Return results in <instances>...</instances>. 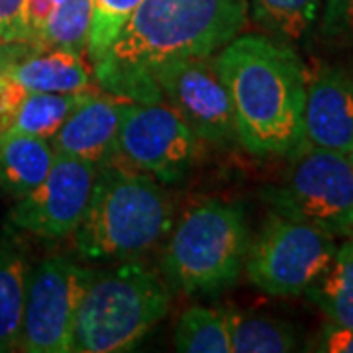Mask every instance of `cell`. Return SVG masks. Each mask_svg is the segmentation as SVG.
Instances as JSON below:
<instances>
[{
    "instance_id": "10",
    "label": "cell",
    "mask_w": 353,
    "mask_h": 353,
    "mask_svg": "<svg viewBox=\"0 0 353 353\" xmlns=\"http://www.w3.org/2000/svg\"><path fill=\"white\" fill-rule=\"evenodd\" d=\"M152 79L196 138L212 143L238 141L234 108L214 57H187L155 67Z\"/></svg>"
},
{
    "instance_id": "19",
    "label": "cell",
    "mask_w": 353,
    "mask_h": 353,
    "mask_svg": "<svg viewBox=\"0 0 353 353\" xmlns=\"http://www.w3.org/2000/svg\"><path fill=\"white\" fill-rule=\"evenodd\" d=\"M92 92H28L20 104L10 132L32 134L51 139L77 106L88 101Z\"/></svg>"
},
{
    "instance_id": "5",
    "label": "cell",
    "mask_w": 353,
    "mask_h": 353,
    "mask_svg": "<svg viewBox=\"0 0 353 353\" xmlns=\"http://www.w3.org/2000/svg\"><path fill=\"white\" fill-rule=\"evenodd\" d=\"M250 228L241 206L208 199L185 210L165 245V277L187 294H216L243 271Z\"/></svg>"
},
{
    "instance_id": "29",
    "label": "cell",
    "mask_w": 353,
    "mask_h": 353,
    "mask_svg": "<svg viewBox=\"0 0 353 353\" xmlns=\"http://www.w3.org/2000/svg\"><path fill=\"white\" fill-rule=\"evenodd\" d=\"M347 159H350V165H352V171H353V150L347 153Z\"/></svg>"
},
{
    "instance_id": "28",
    "label": "cell",
    "mask_w": 353,
    "mask_h": 353,
    "mask_svg": "<svg viewBox=\"0 0 353 353\" xmlns=\"http://www.w3.org/2000/svg\"><path fill=\"white\" fill-rule=\"evenodd\" d=\"M320 352L353 353V328H343L330 322L320 338Z\"/></svg>"
},
{
    "instance_id": "8",
    "label": "cell",
    "mask_w": 353,
    "mask_h": 353,
    "mask_svg": "<svg viewBox=\"0 0 353 353\" xmlns=\"http://www.w3.org/2000/svg\"><path fill=\"white\" fill-rule=\"evenodd\" d=\"M97 271L65 255H53L30 273L18 350L26 353L71 352L77 310Z\"/></svg>"
},
{
    "instance_id": "15",
    "label": "cell",
    "mask_w": 353,
    "mask_h": 353,
    "mask_svg": "<svg viewBox=\"0 0 353 353\" xmlns=\"http://www.w3.org/2000/svg\"><path fill=\"white\" fill-rule=\"evenodd\" d=\"M30 267L14 226L0 232V353L18 350Z\"/></svg>"
},
{
    "instance_id": "12",
    "label": "cell",
    "mask_w": 353,
    "mask_h": 353,
    "mask_svg": "<svg viewBox=\"0 0 353 353\" xmlns=\"http://www.w3.org/2000/svg\"><path fill=\"white\" fill-rule=\"evenodd\" d=\"M303 143L347 153L353 150V71L322 69L306 79Z\"/></svg>"
},
{
    "instance_id": "2",
    "label": "cell",
    "mask_w": 353,
    "mask_h": 353,
    "mask_svg": "<svg viewBox=\"0 0 353 353\" xmlns=\"http://www.w3.org/2000/svg\"><path fill=\"white\" fill-rule=\"evenodd\" d=\"M228 88L238 141L257 157L290 155L303 143L306 67L290 43L236 36L214 57Z\"/></svg>"
},
{
    "instance_id": "3",
    "label": "cell",
    "mask_w": 353,
    "mask_h": 353,
    "mask_svg": "<svg viewBox=\"0 0 353 353\" xmlns=\"http://www.w3.org/2000/svg\"><path fill=\"white\" fill-rule=\"evenodd\" d=\"M173 224V202L152 175L108 159L99 167L90 202L73 232L81 257L130 261L152 252Z\"/></svg>"
},
{
    "instance_id": "1",
    "label": "cell",
    "mask_w": 353,
    "mask_h": 353,
    "mask_svg": "<svg viewBox=\"0 0 353 353\" xmlns=\"http://www.w3.org/2000/svg\"><path fill=\"white\" fill-rule=\"evenodd\" d=\"M248 12V0H141L94 63L99 85L126 101L161 102L153 69L212 55L245 28Z\"/></svg>"
},
{
    "instance_id": "25",
    "label": "cell",
    "mask_w": 353,
    "mask_h": 353,
    "mask_svg": "<svg viewBox=\"0 0 353 353\" xmlns=\"http://www.w3.org/2000/svg\"><path fill=\"white\" fill-rule=\"evenodd\" d=\"M28 88H24L16 79L0 71V138L10 132L16 112L20 104L28 97Z\"/></svg>"
},
{
    "instance_id": "18",
    "label": "cell",
    "mask_w": 353,
    "mask_h": 353,
    "mask_svg": "<svg viewBox=\"0 0 353 353\" xmlns=\"http://www.w3.org/2000/svg\"><path fill=\"white\" fill-rule=\"evenodd\" d=\"M232 352L285 353L299 347V334L292 324L269 316L228 310Z\"/></svg>"
},
{
    "instance_id": "7",
    "label": "cell",
    "mask_w": 353,
    "mask_h": 353,
    "mask_svg": "<svg viewBox=\"0 0 353 353\" xmlns=\"http://www.w3.org/2000/svg\"><path fill=\"white\" fill-rule=\"evenodd\" d=\"M336 250L334 234L273 212L250 241L243 269L253 287L267 294L296 296L324 275Z\"/></svg>"
},
{
    "instance_id": "11",
    "label": "cell",
    "mask_w": 353,
    "mask_h": 353,
    "mask_svg": "<svg viewBox=\"0 0 353 353\" xmlns=\"http://www.w3.org/2000/svg\"><path fill=\"white\" fill-rule=\"evenodd\" d=\"M99 167L85 159L55 153L48 176L18 199L8 224L43 240L73 236L87 212Z\"/></svg>"
},
{
    "instance_id": "9",
    "label": "cell",
    "mask_w": 353,
    "mask_h": 353,
    "mask_svg": "<svg viewBox=\"0 0 353 353\" xmlns=\"http://www.w3.org/2000/svg\"><path fill=\"white\" fill-rule=\"evenodd\" d=\"M196 139L169 104L130 102L110 159L163 183H176L192 167Z\"/></svg>"
},
{
    "instance_id": "27",
    "label": "cell",
    "mask_w": 353,
    "mask_h": 353,
    "mask_svg": "<svg viewBox=\"0 0 353 353\" xmlns=\"http://www.w3.org/2000/svg\"><path fill=\"white\" fill-rule=\"evenodd\" d=\"M61 2L63 0H26L24 24L30 43H38L39 36H41L46 24H48L50 16L55 10V6L61 4Z\"/></svg>"
},
{
    "instance_id": "13",
    "label": "cell",
    "mask_w": 353,
    "mask_h": 353,
    "mask_svg": "<svg viewBox=\"0 0 353 353\" xmlns=\"http://www.w3.org/2000/svg\"><path fill=\"white\" fill-rule=\"evenodd\" d=\"M0 71L30 92H81L90 85V65L83 53L28 41L0 43Z\"/></svg>"
},
{
    "instance_id": "17",
    "label": "cell",
    "mask_w": 353,
    "mask_h": 353,
    "mask_svg": "<svg viewBox=\"0 0 353 353\" xmlns=\"http://www.w3.org/2000/svg\"><path fill=\"white\" fill-rule=\"evenodd\" d=\"M306 294L332 324L353 328V238L338 245L328 269Z\"/></svg>"
},
{
    "instance_id": "24",
    "label": "cell",
    "mask_w": 353,
    "mask_h": 353,
    "mask_svg": "<svg viewBox=\"0 0 353 353\" xmlns=\"http://www.w3.org/2000/svg\"><path fill=\"white\" fill-rule=\"evenodd\" d=\"M322 32L328 38H353V0H322Z\"/></svg>"
},
{
    "instance_id": "21",
    "label": "cell",
    "mask_w": 353,
    "mask_h": 353,
    "mask_svg": "<svg viewBox=\"0 0 353 353\" xmlns=\"http://www.w3.org/2000/svg\"><path fill=\"white\" fill-rule=\"evenodd\" d=\"M173 343L176 352L230 353L232 341L226 310L206 306L187 308L176 322Z\"/></svg>"
},
{
    "instance_id": "6",
    "label": "cell",
    "mask_w": 353,
    "mask_h": 353,
    "mask_svg": "<svg viewBox=\"0 0 353 353\" xmlns=\"http://www.w3.org/2000/svg\"><path fill=\"white\" fill-rule=\"evenodd\" d=\"M281 183L263 190L273 212L322 228L336 238L353 232V171L345 153L301 143Z\"/></svg>"
},
{
    "instance_id": "20",
    "label": "cell",
    "mask_w": 353,
    "mask_h": 353,
    "mask_svg": "<svg viewBox=\"0 0 353 353\" xmlns=\"http://www.w3.org/2000/svg\"><path fill=\"white\" fill-rule=\"evenodd\" d=\"M248 8L271 38L294 43L314 26L322 0H248Z\"/></svg>"
},
{
    "instance_id": "23",
    "label": "cell",
    "mask_w": 353,
    "mask_h": 353,
    "mask_svg": "<svg viewBox=\"0 0 353 353\" xmlns=\"http://www.w3.org/2000/svg\"><path fill=\"white\" fill-rule=\"evenodd\" d=\"M139 2L141 0H90L87 51L92 63H97L108 51Z\"/></svg>"
},
{
    "instance_id": "14",
    "label": "cell",
    "mask_w": 353,
    "mask_h": 353,
    "mask_svg": "<svg viewBox=\"0 0 353 353\" xmlns=\"http://www.w3.org/2000/svg\"><path fill=\"white\" fill-rule=\"evenodd\" d=\"M130 102L120 97H97L77 106L51 138L53 152L85 159L97 167L114 155L116 138Z\"/></svg>"
},
{
    "instance_id": "22",
    "label": "cell",
    "mask_w": 353,
    "mask_h": 353,
    "mask_svg": "<svg viewBox=\"0 0 353 353\" xmlns=\"http://www.w3.org/2000/svg\"><path fill=\"white\" fill-rule=\"evenodd\" d=\"M88 30L90 0H63L55 6L36 46L83 53L87 50Z\"/></svg>"
},
{
    "instance_id": "30",
    "label": "cell",
    "mask_w": 353,
    "mask_h": 353,
    "mask_svg": "<svg viewBox=\"0 0 353 353\" xmlns=\"http://www.w3.org/2000/svg\"><path fill=\"white\" fill-rule=\"evenodd\" d=\"M350 238H353V232H352V236H350Z\"/></svg>"
},
{
    "instance_id": "26",
    "label": "cell",
    "mask_w": 353,
    "mask_h": 353,
    "mask_svg": "<svg viewBox=\"0 0 353 353\" xmlns=\"http://www.w3.org/2000/svg\"><path fill=\"white\" fill-rule=\"evenodd\" d=\"M24 6L26 0H0V43L28 41Z\"/></svg>"
},
{
    "instance_id": "4",
    "label": "cell",
    "mask_w": 353,
    "mask_h": 353,
    "mask_svg": "<svg viewBox=\"0 0 353 353\" xmlns=\"http://www.w3.org/2000/svg\"><path fill=\"white\" fill-rule=\"evenodd\" d=\"M169 290L138 259L97 271L77 310L71 352H130L169 310Z\"/></svg>"
},
{
    "instance_id": "16",
    "label": "cell",
    "mask_w": 353,
    "mask_h": 353,
    "mask_svg": "<svg viewBox=\"0 0 353 353\" xmlns=\"http://www.w3.org/2000/svg\"><path fill=\"white\" fill-rule=\"evenodd\" d=\"M55 159L53 145L46 138L8 132L0 138V190L22 199L48 176Z\"/></svg>"
}]
</instances>
